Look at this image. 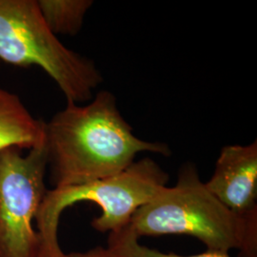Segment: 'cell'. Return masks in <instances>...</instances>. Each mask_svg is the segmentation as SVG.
I'll use <instances>...</instances> for the list:
<instances>
[{
    "label": "cell",
    "instance_id": "1",
    "mask_svg": "<svg viewBox=\"0 0 257 257\" xmlns=\"http://www.w3.org/2000/svg\"><path fill=\"white\" fill-rule=\"evenodd\" d=\"M45 146L55 188L117 175L141 153L171 156L166 143L136 137L109 91L97 92L84 106L67 102L63 110L45 122Z\"/></svg>",
    "mask_w": 257,
    "mask_h": 257
},
{
    "label": "cell",
    "instance_id": "2",
    "mask_svg": "<svg viewBox=\"0 0 257 257\" xmlns=\"http://www.w3.org/2000/svg\"><path fill=\"white\" fill-rule=\"evenodd\" d=\"M256 214L242 216L229 210L206 188L196 168L186 164L177 183L162 188L136 211L127 228L143 235L187 234L208 250L241 249L256 257Z\"/></svg>",
    "mask_w": 257,
    "mask_h": 257
},
{
    "label": "cell",
    "instance_id": "3",
    "mask_svg": "<svg viewBox=\"0 0 257 257\" xmlns=\"http://www.w3.org/2000/svg\"><path fill=\"white\" fill-rule=\"evenodd\" d=\"M169 175L150 157L135 161L117 175L89 183L48 190L37 212L38 257H63L57 228L66 208L79 202L97 204L100 216L92 222L93 229L115 232L127 227L133 214L164 188Z\"/></svg>",
    "mask_w": 257,
    "mask_h": 257
},
{
    "label": "cell",
    "instance_id": "4",
    "mask_svg": "<svg viewBox=\"0 0 257 257\" xmlns=\"http://www.w3.org/2000/svg\"><path fill=\"white\" fill-rule=\"evenodd\" d=\"M0 59L41 68L74 104L92 100L103 81L92 59L67 48L50 31L37 0H0Z\"/></svg>",
    "mask_w": 257,
    "mask_h": 257
},
{
    "label": "cell",
    "instance_id": "5",
    "mask_svg": "<svg viewBox=\"0 0 257 257\" xmlns=\"http://www.w3.org/2000/svg\"><path fill=\"white\" fill-rule=\"evenodd\" d=\"M0 151V257H38L34 228L47 190L48 153L44 143L29 150Z\"/></svg>",
    "mask_w": 257,
    "mask_h": 257
},
{
    "label": "cell",
    "instance_id": "6",
    "mask_svg": "<svg viewBox=\"0 0 257 257\" xmlns=\"http://www.w3.org/2000/svg\"><path fill=\"white\" fill-rule=\"evenodd\" d=\"M225 207L248 216L257 213V141L221 149L211 179L205 183Z\"/></svg>",
    "mask_w": 257,
    "mask_h": 257
},
{
    "label": "cell",
    "instance_id": "7",
    "mask_svg": "<svg viewBox=\"0 0 257 257\" xmlns=\"http://www.w3.org/2000/svg\"><path fill=\"white\" fill-rule=\"evenodd\" d=\"M45 122L37 119L19 96L0 87V151L31 150L44 143Z\"/></svg>",
    "mask_w": 257,
    "mask_h": 257
},
{
    "label": "cell",
    "instance_id": "8",
    "mask_svg": "<svg viewBox=\"0 0 257 257\" xmlns=\"http://www.w3.org/2000/svg\"><path fill=\"white\" fill-rule=\"evenodd\" d=\"M41 16L55 35L75 36L83 26L92 0H37Z\"/></svg>",
    "mask_w": 257,
    "mask_h": 257
},
{
    "label": "cell",
    "instance_id": "9",
    "mask_svg": "<svg viewBox=\"0 0 257 257\" xmlns=\"http://www.w3.org/2000/svg\"><path fill=\"white\" fill-rule=\"evenodd\" d=\"M138 239L137 234L125 227L118 231L110 232L106 250L110 257H230L228 252L218 250H207L201 254L190 256L164 253L140 245Z\"/></svg>",
    "mask_w": 257,
    "mask_h": 257
},
{
    "label": "cell",
    "instance_id": "10",
    "mask_svg": "<svg viewBox=\"0 0 257 257\" xmlns=\"http://www.w3.org/2000/svg\"><path fill=\"white\" fill-rule=\"evenodd\" d=\"M63 257H110L107 250L103 248H95L90 249L86 252H72L64 253Z\"/></svg>",
    "mask_w": 257,
    "mask_h": 257
}]
</instances>
